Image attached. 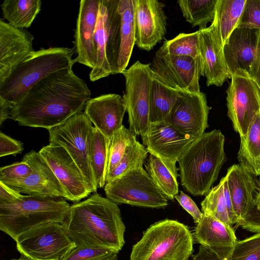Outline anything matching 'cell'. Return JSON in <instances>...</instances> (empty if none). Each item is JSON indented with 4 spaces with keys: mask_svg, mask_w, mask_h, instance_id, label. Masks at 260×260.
<instances>
[{
    "mask_svg": "<svg viewBox=\"0 0 260 260\" xmlns=\"http://www.w3.org/2000/svg\"><path fill=\"white\" fill-rule=\"evenodd\" d=\"M118 253L108 248L76 246L62 260H117Z\"/></svg>",
    "mask_w": 260,
    "mask_h": 260,
    "instance_id": "cell-39",
    "label": "cell"
},
{
    "mask_svg": "<svg viewBox=\"0 0 260 260\" xmlns=\"http://www.w3.org/2000/svg\"><path fill=\"white\" fill-rule=\"evenodd\" d=\"M237 27L260 30V0H246Z\"/></svg>",
    "mask_w": 260,
    "mask_h": 260,
    "instance_id": "cell-40",
    "label": "cell"
},
{
    "mask_svg": "<svg viewBox=\"0 0 260 260\" xmlns=\"http://www.w3.org/2000/svg\"><path fill=\"white\" fill-rule=\"evenodd\" d=\"M150 68L152 73L170 87L191 92L201 91L202 76L201 58L172 56L155 53Z\"/></svg>",
    "mask_w": 260,
    "mask_h": 260,
    "instance_id": "cell-13",
    "label": "cell"
},
{
    "mask_svg": "<svg viewBox=\"0 0 260 260\" xmlns=\"http://www.w3.org/2000/svg\"><path fill=\"white\" fill-rule=\"evenodd\" d=\"M32 170L24 159L20 162L0 168V181L3 183L16 181L26 177Z\"/></svg>",
    "mask_w": 260,
    "mask_h": 260,
    "instance_id": "cell-41",
    "label": "cell"
},
{
    "mask_svg": "<svg viewBox=\"0 0 260 260\" xmlns=\"http://www.w3.org/2000/svg\"><path fill=\"white\" fill-rule=\"evenodd\" d=\"M152 74L149 122L150 124L167 123L172 109L180 95L181 90L170 87Z\"/></svg>",
    "mask_w": 260,
    "mask_h": 260,
    "instance_id": "cell-26",
    "label": "cell"
},
{
    "mask_svg": "<svg viewBox=\"0 0 260 260\" xmlns=\"http://www.w3.org/2000/svg\"><path fill=\"white\" fill-rule=\"evenodd\" d=\"M237 224L250 232H260V206H255Z\"/></svg>",
    "mask_w": 260,
    "mask_h": 260,
    "instance_id": "cell-44",
    "label": "cell"
},
{
    "mask_svg": "<svg viewBox=\"0 0 260 260\" xmlns=\"http://www.w3.org/2000/svg\"><path fill=\"white\" fill-rule=\"evenodd\" d=\"M40 0H5L1 4L3 17L12 26L29 27L41 9Z\"/></svg>",
    "mask_w": 260,
    "mask_h": 260,
    "instance_id": "cell-29",
    "label": "cell"
},
{
    "mask_svg": "<svg viewBox=\"0 0 260 260\" xmlns=\"http://www.w3.org/2000/svg\"><path fill=\"white\" fill-rule=\"evenodd\" d=\"M32 35L0 19V82L35 51Z\"/></svg>",
    "mask_w": 260,
    "mask_h": 260,
    "instance_id": "cell-19",
    "label": "cell"
},
{
    "mask_svg": "<svg viewBox=\"0 0 260 260\" xmlns=\"http://www.w3.org/2000/svg\"><path fill=\"white\" fill-rule=\"evenodd\" d=\"M175 199L182 207L191 216L194 222L197 224L201 219L203 213L200 211L191 198L182 191H180V194L176 196Z\"/></svg>",
    "mask_w": 260,
    "mask_h": 260,
    "instance_id": "cell-45",
    "label": "cell"
},
{
    "mask_svg": "<svg viewBox=\"0 0 260 260\" xmlns=\"http://www.w3.org/2000/svg\"><path fill=\"white\" fill-rule=\"evenodd\" d=\"M195 139L167 123L150 124L147 133L142 138L148 153L159 158L177 176L176 162Z\"/></svg>",
    "mask_w": 260,
    "mask_h": 260,
    "instance_id": "cell-16",
    "label": "cell"
},
{
    "mask_svg": "<svg viewBox=\"0 0 260 260\" xmlns=\"http://www.w3.org/2000/svg\"><path fill=\"white\" fill-rule=\"evenodd\" d=\"M107 17L105 1L101 0L94 37L95 63L89 73L92 82L112 75L106 53Z\"/></svg>",
    "mask_w": 260,
    "mask_h": 260,
    "instance_id": "cell-28",
    "label": "cell"
},
{
    "mask_svg": "<svg viewBox=\"0 0 260 260\" xmlns=\"http://www.w3.org/2000/svg\"><path fill=\"white\" fill-rule=\"evenodd\" d=\"M200 245L210 248H234L237 237L232 226L206 213L197 224L192 234Z\"/></svg>",
    "mask_w": 260,
    "mask_h": 260,
    "instance_id": "cell-25",
    "label": "cell"
},
{
    "mask_svg": "<svg viewBox=\"0 0 260 260\" xmlns=\"http://www.w3.org/2000/svg\"><path fill=\"white\" fill-rule=\"evenodd\" d=\"M210 109L204 92L181 90L167 123L181 133L197 139L208 127Z\"/></svg>",
    "mask_w": 260,
    "mask_h": 260,
    "instance_id": "cell-15",
    "label": "cell"
},
{
    "mask_svg": "<svg viewBox=\"0 0 260 260\" xmlns=\"http://www.w3.org/2000/svg\"><path fill=\"white\" fill-rule=\"evenodd\" d=\"M109 139L94 127L89 150L91 168L98 188L106 184Z\"/></svg>",
    "mask_w": 260,
    "mask_h": 260,
    "instance_id": "cell-31",
    "label": "cell"
},
{
    "mask_svg": "<svg viewBox=\"0 0 260 260\" xmlns=\"http://www.w3.org/2000/svg\"><path fill=\"white\" fill-rule=\"evenodd\" d=\"M107 8L106 53L111 74L126 69L135 45V0H104Z\"/></svg>",
    "mask_w": 260,
    "mask_h": 260,
    "instance_id": "cell-7",
    "label": "cell"
},
{
    "mask_svg": "<svg viewBox=\"0 0 260 260\" xmlns=\"http://www.w3.org/2000/svg\"><path fill=\"white\" fill-rule=\"evenodd\" d=\"M23 150V143L0 133V157L9 155H16L21 153Z\"/></svg>",
    "mask_w": 260,
    "mask_h": 260,
    "instance_id": "cell-43",
    "label": "cell"
},
{
    "mask_svg": "<svg viewBox=\"0 0 260 260\" xmlns=\"http://www.w3.org/2000/svg\"><path fill=\"white\" fill-rule=\"evenodd\" d=\"M28 260H62L76 247L62 223L49 222L30 229L15 241Z\"/></svg>",
    "mask_w": 260,
    "mask_h": 260,
    "instance_id": "cell-11",
    "label": "cell"
},
{
    "mask_svg": "<svg viewBox=\"0 0 260 260\" xmlns=\"http://www.w3.org/2000/svg\"><path fill=\"white\" fill-rule=\"evenodd\" d=\"M218 0H179L177 2L186 21L202 30L214 20Z\"/></svg>",
    "mask_w": 260,
    "mask_h": 260,
    "instance_id": "cell-33",
    "label": "cell"
},
{
    "mask_svg": "<svg viewBox=\"0 0 260 260\" xmlns=\"http://www.w3.org/2000/svg\"><path fill=\"white\" fill-rule=\"evenodd\" d=\"M145 168L163 195L168 200H173L179 192L178 176L173 174L159 158L150 154Z\"/></svg>",
    "mask_w": 260,
    "mask_h": 260,
    "instance_id": "cell-32",
    "label": "cell"
},
{
    "mask_svg": "<svg viewBox=\"0 0 260 260\" xmlns=\"http://www.w3.org/2000/svg\"><path fill=\"white\" fill-rule=\"evenodd\" d=\"M225 176L234 210L240 220L255 206L254 193L257 186L255 180L239 164L231 166Z\"/></svg>",
    "mask_w": 260,
    "mask_h": 260,
    "instance_id": "cell-24",
    "label": "cell"
},
{
    "mask_svg": "<svg viewBox=\"0 0 260 260\" xmlns=\"http://www.w3.org/2000/svg\"><path fill=\"white\" fill-rule=\"evenodd\" d=\"M101 0H82L74 41L77 53L74 62L93 68L95 63L94 37Z\"/></svg>",
    "mask_w": 260,
    "mask_h": 260,
    "instance_id": "cell-22",
    "label": "cell"
},
{
    "mask_svg": "<svg viewBox=\"0 0 260 260\" xmlns=\"http://www.w3.org/2000/svg\"><path fill=\"white\" fill-rule=\"evenodd\" d=\"M148 154L144 145L137 139L133 141L126 147L117 166L106 177V183L125 174L140 165H143Z\"/></svg>",
    "mask_w": 260,
    "mask_h": 260,
    "instance_id": "cell-36",
    "label": "cell"
},
{
    "mask_svg": "<svg viewBox=\"0 0 260 260\" xmlns=\"http://www.w3.org/2000/svg\"><path fill=\"white\" fill-rule=\"evenodd\" d=\"M62 224L78 247L104 248L119 252L125 244V226L119 208L96 192L71 205Z\"/></svg>",
    "mask_w": 260,
    "mask_h": 260,
    "instance_id": "cell-2",
    "label": "cell"
},
{
    "mask_svg": "<svg viewBox=\"0 0 260 260\" xmlns=\"http://www.w3.org/2000/svg\"><path fill=\"white\" fill-rule=\"evenodd\" d=\"M188 227L173 219L151 225L133 246L130 260H188L193 251Z\"/></svg>",
    "mask_w": 260,
    "mask_h": 260,
    "instance_id": "cell-6",
    "label": "cell"
},
{
    "mask_svg": "<svg viewBox=\"0 0 260 260\" xmlns=\"http://www.w3.org/2000/svg\"><path fill=\"white\" fill-rule=\"evenodd\" d=\"M125 112L122 96L116 93L90 98L85 105L84 111L94 127L108 139L123 126Z\"/></svg>",
    "mask_w": 260,
    "mask_h": 260,
    "instance_id": "cell-23",
    "label": "cell"
},
{
    "mask_svg": "<svg viewBox=\"0 0 260 260\" xmlns=\"http://www.w3.org/2000/svg\"><path fill=\"white\" fill-rule=\"evenodd\" d=\"M22 193L0 181V204L14 203L23 197Z\"/></svg>",
    "mask_w": 260,
    "mask_h": 260,
    "instance_id": "cell-46",
    "label": "cell"
},
{
    "mask_svg": "<svg viewBox=\"0 0 260 260\" xmlns=\"http://www.w3.org/2000/svg\"><path fill=\"white\" fill-rule=\"evenodd\" d=\"M156 53L172 56L200 57L198 30L189 34L181 33L174 38L165 41Z\"/></svg>",
    "mask_w": 260,
    "mask_h": 260,
    "instance_id": "cell-34",
    "label": "cell"
},
{
    "mask_svg": "<svg viewBox=\"0 0 260 260\" xmlns=\"http://www.w3.org/2000/svg\"><path fill=\"white\" fill-rule=\"evenodd\" d=\"M74 49L59 47L35 51L0 82V98L14 104L47 76L72 68Z\"/></svg>",
    "mask_w": 260,
    "mask_h": 260,
    "instance_id": "cell-4",
    "label": "cell"
},
{
    "mask_svg": "<svg viewBox=\"0 0 260 260\" xmlns=\"http://www.w3.org/2000/svg\"><path fill=\"white\" fill-rule=\"evenodd\" d=\"M246 0H218L214 20L222 46L238 25Z\"/></svg>",
    "mask_w": 260,
    "mask_h": 260,
    "instance_id": "cell-30",
    "label": "cell"
},
{
    "mask_svg": "<svg viewBox=\"0 0 260 260\" xmlns=\"http://www.w3.org/2000/svg\"><path fill=\"white\" fill-rule=\"evenodd\" d=\"M255 206H260V188L258 190L254 197Z\"/></svg>",
    "mask_w": 260,
    "mask_h": 260,
    "instance_id": "cell-49",
    "label": "cell"
},
{
    "mask_svg": "<svg viewBox=\"0 0 260 260\" xmlns=\"http://www.w3.org/2000/svg\"><path fill=\"white\" fill-rule=\"evenodd\" d=\"M165 5L157 0H135V45L151 50L164 39L167 32Z\"/></svg>",
    "mask_w": 260,
    "mask_h": 260,
    "instance_id": "cell-17",
    "label": "cell"
},
{
    "mask_svg": "<svg viewBox=\"0 0 260 260\" xmlns=\"http://www.w3.org/2000/svg\"><path fill=\"white\" fill-rule=\"evenodd\" d=\"M136 139V136L124 125L109 139L106 177L120 162L127 146Z\"/></svg>",
    "mask_w": 260,
    "mask_h": 260,
    "instance_id": "cell-37",
    "label": "cell"
},
{
    "mask_svg": "<svg viewBox=\"0 0 260 260\" xmlns=\"http://www.w3.org/2000/svg\"><path fill=\"white\" fill-rule=\"evenodd\" d=\"M237 159L252 175L260 176V112L255 116L246 135L240 137Z\"/></svg>",
    "mask_w": 260,
    "mask_h": 260,
    "instance_id": "cell-27",
    "label": "cell"
},
{
    "mask_svg": "<svg viewBox=\"0 0 260 260\" xmlns=\"http://www.w3.org/2000/svg\"><path fill=\"white\" fill-rule=\"evenodd\" d=\"M85 80L72 68L56 72L31 88L11 110V119L21 126L48 130L82 112L90 99Z\"/></svg>",
    "mask_w": 260,
    "mask_h": 260,
    "instance_id": "cell-1",
    "label": "cell"
},
{
    "mask_svg": "<svg viewBox=\"0 0 260 260\" xmlns=\"http://www.w3.org/2000/svg\"><path fill=\"white\" fill-rule=\"evenodd\" d=\"M260 39V30L237 27L223 46L224 59L231 76L238 70L251 74Z\"/></svg>",
    "mask_w": 260,
    "mask_h": 260,
    "instance_id": "cell-20",
    "label": "cell"
},
{
    "mask_svg": "<svg viewBox=\"0 0 260 260\" xmlns=\"http://www.w3.org/2000/svg\"><path fill=\"white\" fill-rule=\"evenodd\" d=\"M125 78L122 96L128 114L129 129L144 137L149 129L150 95L153 74L150 63L138 60L121 73Z\"/></svg>",
    "mask_w": 260,
    "mask_h": 260,
    "instance_id": "cell-9",
    "label": "cell"
},
{
    "mask_svg": "<svg viewBox=\"0 0 260 260\" xmlns=\"http://www.w3.org/2000/svg\"><path fill=\"white\" fill-rule=\"evenodd\" d=\"M9 260H28L26 258H15V259H9Z\"/></svg>",
    "mask_w": 260,
    "mask_h": 260,
    "instance_id": "cell-50",
    "label": "cell"
},
{
    "mask_svg": "<svg viewBox=\"0 0 260 260\" xmlns=\"http://www.w3.org/2000/svg\"><path fill=\"white\" fill-rule=\"evenodd\" d=\"M250 76L254 79L260 88V39L255 62Z\"/></svg>",
    "mask_w": 260,
    "mask_h": 260,
    "instance_id": "cell-48",
    "label": "cell"
},
{
    "mask_svg": "<svg viewBox=\"0 0 260 260\" xmlns=\"http://www.w3.org/2000/svg\"><path fill=\"white\" fill-rule=\"evenodd\" d=\"M140 165L125 174L106 183L104 190L109 199L117 204L164 208L168 200Z\"/></svg>",
    "mask_w": 260,
    "mask_h": 260,
    "instance_id": "cell-10",
    "label": "cell"
},
{
    "mask_svg": "<svg viewBox=\"0 0 260 260\" xmlns=\"http://www.w3.org/2000/svg\"><path fill=\"white\" fill-rule=\"evenodd\" d=\"M259 183H260V178H259Z\"/></svg>",
    "mask_w": 260,
    "mask_h": 260,
    "instance_id": "cell-51",
    "label": "cell"
},
{
    "mask_svg": "<svg viewBox=\"0 0 260 260\" xmlns=\"http://www.w3.org/2000/svg\"><path fill=\"white\" fill-rule=\"evenodd\" d=\"M13 105V104L0 98V125L7 119L11 118Z\"/></svg>",
    "mask_w": 260,
    "mask_h": 260,
    "instance_id": "cell-47",
    "label": "cell"
},
{
    "mask_svg": "<svg viewBox=\"0 0 260 260\" xmlns=\"http://www.w3.org/2000/svg\"><path fill=\"white\" fill-rule=\"evenodd\" d=\"M233 248H212L200 245L198 252L193 255V260H231Z\"/></svg>",
    "mask_w": 260,
    "mask_h": 260,
    "instance_id": "cell-42",
    "label": "cell"
},
{
    "mask_svg": "<svg viewBox=\"0 0 260 260\" xmlns=\"http://www.w3.org/2000/svg\"><path fill=\"white\" fill-rule=\"evenodd\" d=\"M39 153L62 186L67 200L78 202L91 193L79 168L63 147L49 144Z\"/></svg>",
    "mask_w": 260,
    "mask_h": 260,
    "instance_id": "cell-14",
    "label": "cell"
},
{
    "mask_svg": "<svg viewBox=\"0 0 260 260\" xmlns=\"http://www.w3.org/2000/svg\"><path fill=\"white\" fill-rule=\"evenodd\" d=\"M22 159L30 166L31 173L24 178L4 184L21 193L59 197L67 199L62 186L39 152L31 150Z\"/></svg>",
    "mask_w": 260,
    "mask_h": 260,
    "instance_id": "cell-18",
    "label": "cell"
},
{
    "mask_svg": "<svg viewBox=\"0 0 260 260\" xmlns=\"http://www.w3.org/2000/svg\"><path fill=\"white\" fill-rule=\"evenodd\" d=\"M94 127L84 112L77 113L64 123L48 129L49 144L63 147L81 171L91 192H96L89 160V150Z\"/></svg>",
    "mask_w": 260,
    "mask_h": 260,
    "instance_id": "cell-8",
    "label": "cell"
},
{
    "mask_svg": "<svg viewBox=\"0 0 260 260\" xmlns=\"http://www.w3.org/2000/svg\"><path fill=\"white\" fill-rule=\"evenodd\" d=\"M231 258V260H260V232L237 241Z\"/></svg>",
    "mask_w": 260,
    "mask_h": 260,
    "instance_id": "cell-38",
    "label": "cell"
},
{
    "mask_svg": "<svg viewBox=\"0 0 260 260\" xmlns=\"http://www.w3.org/2000/svg\"><path fill=\"white\" fill-rule=\"evenodd\" d=\"M224 142L225 137L220 130L205 132L180 156V180L188 192L202 196L210 192L226 160Z\"/></svg>",
    "mask_w": 260,
    "mask_h": 260,
    "instance_id": "cell-3",
    "label": "cell"
},
{
    "mask_svg": "<svg viewBox=\"0 0 260 260\" xmlns=\"http://www.w3.org/2000/svg\"><path fill=\"white\" fill-rule=\"evenodd\" d=\"M226 90L228 116L235 131L245 137L256 115L260 112V88L246 72L238 70L231 78Z\"/></svg>",
    "mask_w": 260,
    "mask_h": 260,
    "instance_id": "cell-12",
    "label": "cell"
},
{
    "mask_svg": "<svg viewBox=\"0 0 260 260\" xmlns=\"http://www.w3.org/2000/svg\"><path fill=\"white\" fill-rule=\"evenodd\" d=\"M198 31L202 76L206 78L207 86H221L228 79H231V75L215 22L213 20L209 27Z\"/></svg>",
    "mask_w": 260,
    "mask_h": 260,
    "instance_id": "cell-21",
    "label": "cell"
},
{
    "mask_svg": "<svg viewBox=\"0 0 260 260\" xmlns=\"http://www.w3.org/2000/svg\"><path fill=\"white\" fill-rule=\"evenodd\" d=\"M70 206L62 197L23 195L14 203L0 204V230L15 241L23 232L41 224L62 223Z\"/></svg>",
    "mask_w": 260,
    "mask_h": 260,
    "instance_id": "cell-5",
    "label": "cell"
},
{
    "mask_svg": "<svg viewBox=\"0 0 260 260\" xmlns=\"http://www.w3.org/2000/svg\"><path fill=\"white\" fill-rule=\"evenodd\" d=\"M224 178L211 188L201 203L202 211L231 226L226 199L224 192Z\"/></svg>",
    "mask_w": 260,
    "mask_h": 260,
    "instance_id": "cell-35",
    "label": "cell"
}]
</instances>
